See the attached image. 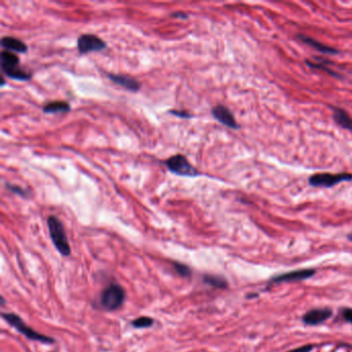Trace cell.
Returning <instances> with one entry per match:
<instances>
[{"instance_id":"obj_1","label":"cell","mask_w":352,"mask_h":352,"mask_svg":"<svg viewBox=\"0 0 352 352\" xmlns=\"http://www.w3.org/2000/svg\"><path fill=\"white\" fill-rule=\"evenodd\" d=\"M0 59H1V71L4 76L21 82H27L32 79V74L30 71L21 67L20 58L17 54L2 50Z\"/></svg>"},{"instance_id":"obj_2","label":"cell","mask_w":352,"mask_h":352,"mask_svg":"<svg viewBox=\"0 0 352 352\" xmlns=\"http://www.w3.org/2000/svg\"><path fill=\"white\" fill-rule=\"evenodd\" d=\"M47 224H48L50 237L57 251L63 256L70 255L71 249L63 223L61 222L58 217L51 215L48 217Z\"/></svg>"},{"instance_id":"obj_3","label":"cell","mask_w":352,"mask_h":352,"mask_svg":"<svg viewBox=\"0 0 352 352\" xmlns=\"http://www.w3.org/2000/svg\"><path fill=\"white\" fill-rule=\"evenodd\" d=\"M125 298V289L118 283H111L101 292L98 304L105 311L113 312L123 306Z\"/></svg>"},{"instance_id":"obj_4","label":"cell","mask_w":352,"mask_h":352,"mask_svg":"<svg viewBox=\"0 0 352 352\" xmlns=\"http://www.w3.org/2000/svg\"><path fill=\"white\" fill-rule=\"evenodd\" d=\"M2 318L5 322L12 325L15 329H17L20 334L25 336L27 339L31 341H36V342L43 343V344H54L55 340L51 337H48L44 334H40L33 328H31L27 323H24V320L21 318L16 313H9V312H3L1 314Z\"/></svg>"},{"instance_id":"obj_5","label":"cell","mask_w":352,"mask_h":352,"mask_svg":"<svg viewBox=\"0 0 352 352\" xmlns=\"http://www.w3.org/2000/svg\"><path fill=\"white\" fill-rule=\"evenodd\" d=\"M165 167L174 175L182 176V177L194 178L201 174L182 154H176L164 161Z\"/></svg>"},{"instance_id":"obj_6","label":"cell","mask_w":352,"mask_h":352,"mask_svg":"<svg viewBox=\"0 0 352 352\" xmlns=\"http://www.w3.org/2000/svg\"><path fill=\"white\" fill-rule=\"evenodd\" d=\"M352 180V174L349 173H340V174H330V173H317L312 175L309 178V184L313 187H333V186L341 183Z\"/></svg>"},{"instance_id":"obj_7","label":"cell","mask_w":352,"mask_h":352,"mask_svg":"<svg viewBox=\"0 0 352 352\" xmlns=\"http://www.w3.org/2000/svg\"><path fill=\"white\" fill-rule=\"evenodd\" d=\"M108 47L102 38L95 34L85 33L78 38V50L80 54H87L91 52H100Z\"/></svg>"},{"instance_id":"obj_8","label":"cell","mask_w":352,"mask_h":352,"mask_svg":"<svg viewBox=\"0 0 352 352\" xmlns=\"http://www.w3.org/2000/svg\"><path fill=\"white\" fill-rule=\"evenodd\" d=\"M315 274H316V271L314 270V268H303V270L291 271V272L274 276L270 280V284L303 281V280H307V279L313 277Z\"/></svg>"},{"instance_id":"obj_9","label":"cell","mask_w":352,"mask_h":352,"mask_svg":"<svg viewBox=\"0 0 352 352\" xmlns=\"http://www.w3.org/2000/svg\"><path fill=\"white\" fill-rule=\"evenodd\" d=\"M332 315L333 311L329 308L312 309L303 315L302 320L306 325L315 326L326 322L328 318L332 317Z\"/></svg>"},{"instance_id":"obj_10","label":"cell","mask_w":352,"mask_h":352,"mask_svg":"<svg viewBox=\"0 0 352 352\" xmlns=\"http://www.w3.org/2000/svg\"><path fill=\"white\" fill-rule=\"evenodd\" d=\"M212 115L213 117L220 122L222 125L232 128V129H239L240 125L237 124L235 118L234 117L233 113L230 111L229 108L225 106L218 105L212 109Z\"/></svg>"},{"instance_id":"obj_11","label":"cell","mask_w":352,"mask_h":352,"mask_svg":"<svg viewBox=\"0 0 352 352\" xmlns=\"http://www.w3.org/2000/svg\"><path fill=\"white\" fill-rule=\"evenodd\" d=\"M108 78L112 82L115 83V84H117L123 88H125L131 92H138L142 88V85L139 81H137L136 79H133L129 76H126V75L108 74Z\"/></svg>"},{"instance_id":"obj_12","label":"cell","mask_w":352,"mask_h":352,"mask_svg":"<svg viewBox=\"0 0 352 352\" xmlns=\"http://www.w3.org/2000/svg\"><path fill=\"white\" fill-rule=\"evenodd\" d=\"M1 47L3 50L12 53L25 54L28 52V46L21 39L13 36H4L1 38Z\"/></svg>"},{"instance_id":"obj_13","label":"cell","mask_w":352,"mask_h":352,"mask_svg":"<svg viewBox=\"0 0 352 352\" xmlns=\"http://www.w3.org/2000/svg\"><path fill=\"white\" fill-rule=\"evenodd\" d=\"M296 37L302 41V43L310 46L311 48H314L315 50H317L318 52H322V53L323 54H326V55H336V54H339L340 51L335 49V48H332V47H328L326 45H323L320 43V41L310 37L308 35H305V34H297Z\"/></svg>"},{"instance_id":"obj_14","label":"cell","mask_w":352,"mask_h":352,"mask_svg":"<svg viewBox=\"0 0 352 352\" xmlns=\"http://www.w3.org/2000/svg\"><path fill=\"white\" fill-rule=\"evenodd\" d=\"M306 64L311 67V68H314V69H317V70H322V71H324L326 72V74L333 76L335 78H340L342 79L343 77L340 76V74H338L337 71L333 70L332 68H330L328 66V64H333L332 62L328 61V60H325L324 58L323 57H316V61H311V60H306Z\"/></svg>"},{"instance_id":"obj_15","label":"cell","mask_w":352,"mask_h":352,"mask_svg":"<svg viewBox=\"0 0 352 352\" xmlns=\"http://www.w3.org/2000/svg\"><path fill=\"white\" fill-rule=\"evenodd\" d=\"M332 109L334 120L338 125L344 129L352 131V118L350 117L349 114L345 110L338 107H333Z\"/></svg>"},{"instance_id":"obj_16","label":"cell","mask_w":352,"mask_h":352,"mask_svg":"<svg viewBox=\"0 0 352 352\" xmlns=\"http://www.w3.org/2000/svg\"><path fill=\"white\" fill-rule=\"evenodd\" d=\"M43 111L46 114H59V113H68L70 111L69 103L63 100L50 101L43 107Z\"/></svg>"},{"instance_id":"obj_17","label":"cell","mask_w":352,"mask_h":352,"mask_svg":"<svg viewBox=\"0 0 352 352\" xmlns=\"http://www.w3.org/2000/svg\"><path fill=\"white\" fill-rule=\"evenodd\" d=\"M203 282L206 285L219 289H226L229 287V282H227L226 279L219 275L205 274L203 276Z\"/></svg>"},{"instance_id":"obj_18","label":"cell","mask_w":352,"mask_h":352,"mask_svg":"<svg viewBox=\"0 0 352 352\" xmlns=\"http://www.w3.org/2000/svg\"><path fill=\"white\" fill-rule=\"evenodd\" d=\"M155 323V320L149 316H141L131 322L133 328H149Z\"/></svg>"},{"instance_id":"obj_19","label":"cell","mask_w":352,"mask_h":352,"mask_svg":"<svg viewBox=\"0 0 352 352\" xmlns=\"http://www.w3.org/2000/svg\"><path fill=\"white\" fill-rule=\"evenodd\" d=\"M172 264H173V267H174L175 272L177 273L180 277H183V278H190L191 277L192 271L187 264L177 262V261L173 262Z\"/></svg>"},{"instance_id":"obj_20","label":"cell","mask_w":352,"mask_h":352,"mask_svg":"<svg viewBox=\"0 0 352 352\" xmlns=\"http://www.w3.org/2000/svg\"><path fill=\"white\" fill-rule=\"evenodd\" d=\"M5 187L8 191L13 192L14 194H17L18 196H21V198H23V199H30L31 196H32V193H31L29 190L21 187V186H18V185L5 183Z\"/></svg>"},{"instance_id":"obj_21","label":"cell","mask_w":352,"mask_h":352,"mask_svg":"<svg viewBox=\"0 0 352 352\" xmlns=\"http://www.w3.org/2000/svg\"><path fill=\"white\" fill-rule=\"evenodd\" d=\"M172 115L179 117V118H183V119H190L192 117V115H190L189 113L185 112V111H177V110H172L169 112Z\"/></svg>"},{"instance_id":"obj_22","label":"cell","mask_w":352,"mask_h":352,"mask_svg":"<svg viewBox=\"0 0 352 352\" xmlns=\"http://www.w3.org/2000/svg\"><path fill=\"white\" fill-rule=\"evenodd\" d=\"M341 314H342V317L345 322L352 323V308H344Z\"/></svg>"},{"instance_id":"obj_23","label":"cell","mask_w":352,"mask_h":352,"mask_svg":"<svg viewBox=\"0 0 352 352\" xmlns=\"http://www.w3.org/2000/svg\"><path fill=\"white\" fill-rule=\"evenodd\" d=\"M314 348V345H310V344H307V345H304V346H301L298 348H295L293 350H291L288 352H311Z\"/></svg>"},{"instance_id":"obj_24","label":"cell","mask_w":352,"mask_h":352,"mask_svg":"<svg viewBox=\"0 0 352 352\" xmlns=\"http://www.w3.org/2000/svg\"><path fill=\"white\" fill-rule=\"evenodd\" d=\"M171 17L174 19H182V20H187L189 18V16L187 14H185L183 12H175L171 14Z\"/></svg>"},{"instance_id":"obj_25","label":"cell","mask_w":352,"mask_h":352,"mask_svg":"<svg viewBox=\"0 0 352 352\" xmlns=\"http://www.w3.org/2000/svg\"><path fill=\"white\" fill-rule=\"evenodd\" d=\"M347 239L352 242V233H350V234L347 235Z\"/></svg>"},{"instance_id":"obj_26","label":"cell","mask_w":352,"mask_h":352,"mask_svg":"<svg viewBox=\"0 0 352 352\" xmlns=\"http://www.w3.org/2000/svg\"><path fill=\"white\" fill-rule=\"evenodd\" d=\"M5 304V301H4V298H3V296H1V305L3 306Z\"/></svg>"}]
</instances>
